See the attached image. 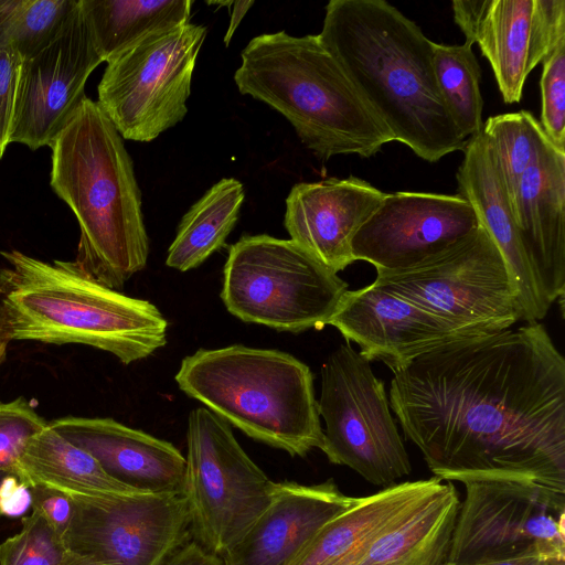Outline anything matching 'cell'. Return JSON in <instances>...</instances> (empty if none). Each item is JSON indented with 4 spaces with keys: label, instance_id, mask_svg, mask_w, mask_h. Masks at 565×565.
I'll return each instance as SVG.
<instances>
[{
    "label": "cell",
    "instance_id": "6da1fadb",
    "mask_svg": "<svg viewBox=\"0 0 565 565\" xmlns=\"http://www.w3.org/2000/svg\"><path fill=\"white\" fill-rule=\"evenodd\" d=\"M390 406L434 477L565 492V359L539 321L392 369Z\"/></svg>",
    "mask_w": 565,
    "mask_h": 565
},
{
    "label": "cell",
    "instance_id": "7a4b0ae2",
    "mask_svg": "<svg viewBox=\"0 0 565 565\" xmlns=\"http://www.w3.org/2000/svg\"><path fill=\"white\" fill-rule=\"evenodd\" d=\"M388 130L430 163L465 149L437 87L433 44L385 0H331L317 34Z\"/></svg>",
    "mask_w": 565,
    "mask_h": 565
},
{
    "label": "cell",
    "instance_id": "3957f363",
    "mask_svg": "<svg viewBox=\"0 0 565 565\" xmlns=\"http://www.w3.org/2000/svg\"><path fill=\"white\" fill-rule=\"evenodd\" d=\"M51 149V186L79 226L74 262L119 291L149 255L141 192L122 138L97 102L85 97Z\"/></svg>",
    "mask_w": 565,
    "mask_h": 565
},
{
    "label": "cell",
    "instance_id": "277c9868",
    "mask_svg": "<svg viewBox=\"0 0 565 565\" xmlns=\"http://www.w3.org/2000/svg\"><path fill=\"white\" fill-rule=\"evenodd\" d=\"M0 255L10 265L0 271V320L10 341L90 345L124 364L166 345L168 322L152 302L99 284L75 262Z\"/></svg>",
    "mask_w": 565,
    "mask_h": 565
},
{
    "label": "cell",
    "instance_id": "5b68a950",
    "mask_svg": "<svg viewBox=\"0 0 565 565\" xmlns=\"http://www.w3.org/2000/svg\"><path fill=\"white\" fill-rule=\"evenodd\" d=\"M241 58L234 74L239 93L279 111L319 159L371 158L394 141L318 35L264 33Z\"/></svg>",
    "mask_w": 565,
    "mask_h": 565
},
{
    "label": "cell",
    "instance_id": "8992f818",
    "mask_svg": "<svg viewBox=\"0 0 565 565\" xmlns=\"http://www.w3.org/2000/svg\"><path fill=\"white\" fill-rule=\"evenodd\" d=\"M175 382L230 425L290 456L323 446L313 375L291 354L242 344L200 349L182 360Z\"/></svg>",
    "mask_w": 565,
    "mask_h": 565
},
{
    "label": "cell",
    "instance_id": "52a82bcc",
    "mask_svg": "<svg viewBox=\"0 0 565 565\" xmlns=\"http://www.w3.org/2000/svg\"><path fill=\"white\" fill-rule=\"evenodd\" d=\"M348 287L291 239L243 235L230 246L221 298L245 322L297 333L327 326Z\"/></svg>",
    "mask_w": 565,
    "mask_h": 565
},
{
    "label": "cell",
    "instance_id": "ba28073f",
    "mask_svg": "<svg viewBox=\"0 0 565 565\" xmlns=\"http://www.w3.org/2000/svg\"><path fill=\"white\" fill-rule=\"evenodd\" d=\"M373 282L433 313L465 338L498 333L522 320L509 267L482 225L416 266L376 271Z\"/></svg>",
    "mask_w": 565,
    "mask_h": 565
},
{
    "label": "cell",
    "instance_id": "9c48e42d",
    "mask_svg": "<svg viewBox=\"0 0 565 565\" xmlns=\"http://www.w3.org/2000/svg\"><path fill=\"white\" fill-rule=\"evenodd\" d=\"M184 458L191 534L222 556L269 504L276 482L244 451L231 425L209 408L189 415Z\"/></svg>",
    "mask_w": 565,
    "mask_h": 565
},
{
    "label": "cell",
    "instance_id": "30bf717a",
    "mask_svg": "<svg viewBox=\"0 0 565 565\" xmlns=\"http://www.w3.org/2000/svg\"><path fill=\"white\" fill-rule=\"evenodd\" d=\"M318 409L326 425L321 450L331 463L347 466L384 488L412 472L384 383L371 361L348 341L321 366Z\"/></svg>",
    "mask_w": 565,
    "mask_h": 565
},
{
    "label": "cell",
    "instance_id": "8fae6325",
    "mask_svg": "<svg viewBox=\"0 0 565 565\" xmlns=\"http://www.w3.org/2000/svg\"><path fill=\"white\" fill-rule=\"evenodd\" d=\"M205 36L204 25L188 22L154 32L107 62L97 104L121 138L151 141L184 118Z\"/></svg>",
    "mask_w": 565,
    "mask_h": 565
},
{
    "label": "cell",
    "instance_id": "7c38bea8",
    "mask_svg": "<svg viewBox=\"0 0 565 565\" xmlns=\"http://www.w3.org/2000/svg\"><path fill=\"white\" fill-rule=\"evenodd\" d=\"M448 562L565 559V492L503 479L467 481Z\"/></svg>",
    "mask_w": 565,
    "mask_h": 565
},
{
    "label": "cell",
    "instance_id": "4fadbf2b",
    "mask_svg": "<svg viewBox=\"0 0 565 565\" xmlns=\"http://www.w3.org/2000/svg\"><path fill=\"white\" fill-rule=\"evenodd\" d=\"M71 497L74 514L63 540L75 554L106 565H161L189 541L183 493Z\"/></svg>",
    "mask_w": 565,
    "mask_h": 565
},
{
    "label": "cell",
    "instance_id": "5bb4252c",
    "mask_svg": "<svg viewBox=\"0 0 565 565\" xmlns=\"http://www.w3.org/2000/svg\"><path fill=\"white\" fill-rule=\"evenodd\" d=\"M79 0L56 35L20 68L10 142L31 150L53 143L85 99V84L103 63Z\"/></svg>",
    "mask_w": 565,
    "mask_h": 565
},
{
    "label": "cell",
    "instance_id": "9a60e30c",
    "mask_svg": "<svg viewBox=\"0 0 565 565\" xmlns=\"http://www.w3.org/2000/svg\"><path fill=\"white\" fill-rule=\"evenodd\" d=\"M480 226L460 194L385 193L353 236L351 252L354 262H367L376 271H397L441 253Z\"/></svg>",
    "mask_w": 565,
    "mask_h": 565
},
{
    "label": "cell",
    "instance_id": "2e32d148",
    "mask_svg": "<svg viewBox=\"0 0 565 565\" xmlns=\"http://www.w3.org/2000/svg\"><path fill=\"white\" fill-rule=\"evenodd\" d=\"M454 20L489 61L501 96L519 103L529 74L565 41V0H454Z\"/></svg>",
    "mask_w": 565,
    "mask_h": 565
},
{
    "label": "cell",
    "instance_id": "e0dca14e",
    "mask_svg": "<svg viewBox=\"0 0 565 565\" xmlns=\"http://www.w3.org/2000/svg\"><path fill=\"white\" fill-rule=\"evenodd\" d=\"M327 326L360 348L367 360L394 369L447 342L463 339L448 323L419 306L372 282L347 290Z\"/></svg>",
    "mask_w": 565,
    "mask_h": 565
},
{
    "label": "cell",
    "instance_id": "ac0fdd59",
    "mask_svg": "<svg viewBox=\"0 0 565 565\" xmlns=\"http://www.w3.org/2000/svg\"><path fill=\"white\" fill-rule=\"evenodd\" d=\"M384 195L355 177L300 182L286 199L284 225L291 241L338 274L354 263L352 238Z\"/></svg>",
    "mask_w": 565,
    "mask_h": 565
},
{
    "label": "cell",
    "instance_id": "d6986e66",
    "mask_svg": "<svg viewBox=\"0 0 565 565\" xmlns=\"http://www.w3.org/2000/svg\"><path fill=\"white\" fill-rule=\"evenodd\" d=\"M329 479L317 484L276 482L269 504L221 557L224 565H289L331 519L354 504Z\"/></svg>",
    "mask_w": 565,
    "mask_h": 565
},
{
    "label": "cell",
    "instance_id": "ffe728a7",
    "mask_svg": "<svg viewBox=\"0 0 565 565\" xmlns=\"http://www.w3.org/2000/svg\"><path fill=\"white\" fill-rule=\"evenodd\" d=\"M49 424L119 482L141 492L183 493L185 458L172 444L113 418L65 416Z\"/></svg>",
    "mask_w": 565,
    "mask_h": 565
},
{
    "label": "cell",
    "instance_id": "44dd1931",
    "mask_svg": "<svg viewBox=\"0 0 565 565\" xmlns=\"http://www.w3.org/2000/svg\"><path fill=\"white\" fill-rule=\"evenodd\" d=\"M514 223L540 289L552 305L565 291V151L550 143L523 174Z\"/></svg>",
    "mask_w": 565,
    "mask_h": 565
},
{
    "label": "cell",
    "instance_id": "7402d4cb",
    "mask_svg": "<svg viewBox=\"0 0 565 565\" xmlns=\"http://www.w3.org/2000/svg\"><path fill=\"white\" fill-rule=\"evenodd\" d=\"M458 194L477 213L500 249L518 290L522 320H542L551 303L539 287L521 243L490 147L481 132L468 139L456 174Z\"/></svg>",
    "mask_w": 565,
    "mask_h": 565
},
{
    "label": "cell",
    "instance_id": "603a6c76",
    "mask_svg": "<svg viewBox=\"0 0 565 565\" xmlns=\"http://www.w3.org/2000/svg\"><path fill=\"white\" fill-rule=\"evenodd\" d=\"M431 477L358 497L349 509L327 522L289 565H353L387 527L440 489Z\"/></svg>",
    "mask_w": 565,
    "mask_h": 565
},
{
    "label": "cell",
    "instance_id": "cb8c5ba5",
    "mask_svg": "<svg viewBox=\"0 0 565 565\" xmlns=\"http://www.w3.org/2000/svg\"><path fill=\"white\" fill-rule=\"evenodd\" d=\"M460 500L451 482L382 532L353 565H445Z\"/></svg>",
    "mask_w": 565,
    "mask_h": 565
},
{
    "label": "cell",
    "instance_id": "d4e9b609",
    "mask_svg": "<svg viewBox=\"0 0 565 565\" xmlns=\"http://www.w3.org/2000/svg\"><path fill=\"white\" fill-rule=\"evenodd\" d=\"M17 477L28 487L43 486L78 497L140 493L110 477L87 451L46 425L25 447Z\"/></svg>",
    "mask_w": 565,
    "mask_h": 565
},
{
    "label": "cell",
    "instance_id": "484cf974",
    "mask_svg": "<svg viewBox=\"0 0 565 565\" xmlns=\"http://www.w3.org/2000/svg\"><path fill=\"white\" fill-rule=\"evenodd\" d=\"M192 0H79L104 62L148 35L190 22Z\"/></svg>",
    "mask_w": 565,
    "mask_h": 565
},
{
    "label": "cell",
    "instance_id": "4316f807",
    "mask_svg": "<svg viewBox=\"0 0 565 565\" xmlns=\"http://www.w3.org/2000/svg\"><path fill=\"white\" fill-rule=\"evenodd\" d=\"M244 186L234 178L212 185L183 215L166 264L186 271L224 246L244 202Z\"/></svg>",
    "mask_w": 565,
    "mask_h": 565
},
{
    "label": "cell",
    "instance_id": "83f0119b",
    "mask_svg": "<svg viewBox=\"0 0 565 565\" xmlns=\"http://www.w3.org/2000/svg\"><path fill=\"white\" fill-rule=\"evenodd\" d=\"M482 134L490 147L512 212L523 174L550 145L540 121L527 110L489 117Z\"/></svg>",
    "mask_w": 565,
    "mask_h": 565
},
{
    "label": "cell",
    "instance_id": "f1b7e54d",
    "mask_svg": "<svg viewBox=\"0 0 565 565\" xmlns=\"http://www.w3.org/2000/svg\"><path fill=\"white\" fill-rule=\"evenodd\" d=\"M433 65L437 87L456 127L467 139L481 132V68L472 45L434 42Z\"/></svg>",
    "mask_w": 565,
    "mask_h": 565
},
{
    "label": "cell",
    "instance_id": "f546056e",
    "mask_svg": "<svg viewBox=\"0 0 565 565\" xmlns=\"http://www.w3.org/2000/svg\"><path fill=\"white\" fill-rule=\"evenodd\" d=\"M21 524L20 532L0 544V565H63L70 551L43 516L32 511Z\"/></svg>",
    "mask_w": 565,
    "mask_h": 565
},
{
    "label": "cell",
    "instance_id": "4dcf8cb0",
    "mask_svg": "<svg viewBox=\"0 0 565 565\" xmlns=\"http://www.w3.org/2000/svg\"><path fill=\"white\" fill-rule=\"evenodd\" d=\"M77 0H24L11 47L24 60L45 46L60 31Z\"/></svg>",
    "mask_w": 565,
    "mask_h": 565
},
{
    "label": "cell",
    "instance_id": "1f68e13d",
    "mask_svg": "<svg viewBox=\"0 0 565 565\" xmlns=\"http://www.w3.org/2000/svg\"><path fill=\"white\" fill-rule=\"evenodd\" d=\"M47 424L24 397L0 402V470L17 476L25 447Z\"/></svg>",
    "mask_w": 565,
    "mask_h": 565
},
{
    "label": "cell",
    "instance_id": "d6a6232c",
    "mask_svg": "<svg viewBox=\"0 0 565 565\" xmlns=\"http://www.w3.org/2000/svg\"><path fill=\"white\" fill-rule=\"evenodd\" d=\"M541 126L551 142L565 151V41L541 62Z\"/></svg>",
    "mask_w": 565,
    "mask_h": 565
},
{
    "label": "cell",
    "instance_id": "836d02e7",
    "mask_svg": "<svg viewBox=\"0 0 565 565\" xmlns=\"http://www.w3.org/2000/svg\"><path fill=\"white\" fill-rule=\"evenodd\" d=\"M23 58L12 47L0 50V159L10 142L20 68Z\"/></svg>",
    "mask_w": 565,
    "mask_h": 565
},
{
    "label": "cell",
    "instance_id": "e575fe53",
    "mask_svg": "<svg viewBox=\"0 0 565 565\" xmlns=\"http://www.w3.org/2000/svg\"><path fill=\"white\" fill-rule=\"evenodd\" d=\"M31 508L62 536L74 514L73 498L62 491L43 486H31Z\"/></svg>",
    "mask_w": 565,
    "mask_h": 565
},
{
    "label": "cell",
    "instance_id": "d590c367",
    "mask_svg": "<svg viewBox=\"0 0 565 565\" xmlns=\"http://www.w3.org/2000/svg\"><path fill=\"white\" fill-rule=\"evenodd\" d=\"M30 508V488L17 476H6L0 484L1 516H20L23 515Z\"/></svg>",
    "mask_w": 565,
    "mask_h": 565
},
{
    "label": "cell",
    "instance_id": "8d00e7d4",
    "mask_svg": "<svg viewBox=\"0 0 565 565\" xmlns=\"http://www.w3.org/2000/svg\"><path fill=\"white\" fill-rule=\"evenodd\" d=\"M161 565H224L221 556L211 553L198 541H186Z\"/></svg>",
    "mask_w": 565,
    "mask_h": 565
},
{
    "label": "cell",
    "instance_id": "74e56055",
    "mask_svg": "<svg viewBox=\"0 0 565 565\" xmlns=\"http://www.w3.org/2000/svg\"><path fill=\"white\" fill-rule=\"evenodd\" d=\"M24 0H0V50L11 47L17 20Z\"/></svg>",
    "mask_w": 565,
    "mask_h": 565
},
{
    "label": "cell",
    "instance_id": "f35d334b",
    "mask_svg": "<svg viewBox=\"0 0 565 565\" xmlns=\"http://www.w3.org/2000/svg\"><path fill=\"white\" fill-rule=\"evenodd\" d=\"M543 559L545 558L539 555H526L509 559L487 561L470 564H452L447 562L445 565H539Z\"/></svg>",
    "mask_w": 565,
    "mask_h": 565
},
{
    "label": "cell",
    "instance_id": "ab89813d",
    "mask_svg": "<svg viewBox=\"0 0 565 565\" xmlns=\"http://www.w3.org/2000/svg\"><path fill=\"white\" fill-rule=\"evenodd\" d=\"M253 4H254L253 1L234 2L235 9L233 10V13H232L228 31L226 32V35L224 38L225 45H228L232 34L236 30L237 25L239 24L242 18L245 15L246 11Z\"/></svg>",
    "mask_w": 565,
    "mask_h": 565
},
{
    "label": "cell",
    "instance_id": "60d3db41",
    "mask_svg": "<svg viewBox=\"0 0 565 565\" xmlns=\"http://www.w3.org/2000/svg\"><path fill=\"white\" fill-rule=\"evenodd\" d=\"M63 565H106V564H103L100 562H97V561L86 557V556L75 554L70 551V555L67 556V558L63 563Z\"/></svg>",
    "mask_w": 565,
    "mask_h": 565
},
{
    "label": "cell",
    "instance_id": "b9f144b4",
    "mask_svg": "<svg viewBox=\"0 0 565 565\" xmlns=\"http://www.w3.org/2000/svg\"><path fill=\"white\" fill-rule=\"evenodd\" d=\"M10 342L7 333H6V330L1 323V320H0V364L3 362L4 360V356H6V352H7V347H8V343Z\"/></svg>",
    "mask_w": 565,
    "mask_h": 565
},
{
    "label": "cell",
    "instance_id": "7bdbcfd3",
    "mask_svg": "<svg viewBox=\"0 0 565 565\" xmlns=\"http://www.w3.org/2000/svg\"><path fill=\"white\" fill-rule=\"evenodd\" d=\"M539 565H565V559L561 558H548L540 562Z\"/></svg>",
    "mask_w": 565,
    "mask_h": 565
},
{
    "label": "cell",
    "instance_id": "ee69618b",
    "mask_svg": "<svg viewBox=\"0 0 565 565\" xmlns=\"http://www.w3.org/2000/svg\"><path fill=\"white\" fill-rule=\"evenodd\" d=\"M8 475H11V473H9V472H7V471H1V470H0V484H1V481L3 480V478H4L6 476H8ZM0 516H1V514H0Z\"/></svg>",
    "mask_w": 565,
    "mask_h": 565
},
{
    "label": "cell",
    "instance_id": "f6af8a7d",
    "mask_svg": "<svg viewBox=\"0 0 565 565\" xmlns=\"http://www.w3.org/2000/svg\"><path fill=\"white\" fill-rule=\"evenodd\" d=\"M2 292H3V278H2V275L0 273V297H1Z\"/></svg>",
    "mask_w": 565,
    "mask_h": 565
}]
</instances>
